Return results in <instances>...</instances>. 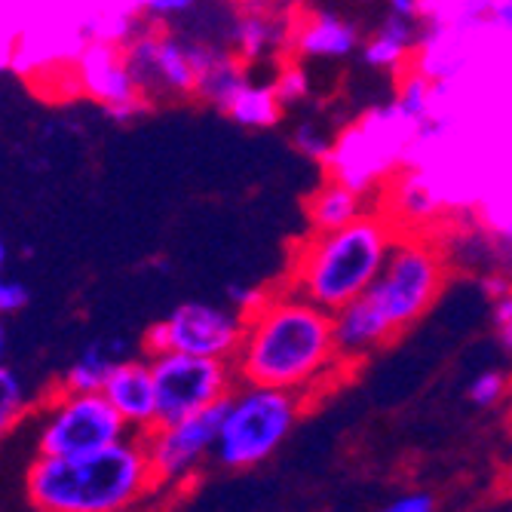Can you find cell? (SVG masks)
I'll return each instance as SVG.
<instances>
[{"mask_svg": "<svg viewBox=\"0 0 512 512\" xmlns=\"http://www.w3.org/2000/svg\"><path fill=\"white\" fill-rule=\"evenodd\" d=\"M378 512H439V503L430 491H405L384 503Z\"/></svg>", "mask_w": 512, "mask_h": 512, "instance_id": "f546056e", "label": "cell"}, {"mask_svg": "<svg viewBox=\"0 0 512 512\" xmlns=\"http://www.w3.org/2000/svg\"><path fill=\"white\" fill-rule=\"evenodd\" d=\"M289 142L292 148L313 163L329 166L332 154H335V142H338V132L329 129V123H322L316 114H304L295 120L292 132H289Z\"/></svg>", "mask_w": 512, "mask_h": 512, "instance_id": "603a6c76", "label": "cell"}, {"mask_svg": "<svg viewBox=\"0 0 512 512\" xmlns=\"http://www.w3.org/2000/svg\"><path fill=\"white\" fill-rule=\"evenodd\" d=\"M135 436L105 393H71L56 387L37 414V454L80 457Z\"/></svg>", "mask_w": 512, "mask_h": 512, "instance_id": "52a82bcc", "label": "cell"}, {"mask_svg": "<svg viewBox=\"0 0 512 512\" xmlns=\"http://www.w3.org/2000/svg\"><path fill=\"white\" fill-rule=\"evenodd\" d=\"M7 350H10V329H7V316H0V365L7 362Z\"/></svg>", "mask_w": 512, "mask_h": 512, "instance_id": "e575fe53", "label": "cell"}, {"mask_svg": "<svg viewBox=\"0 0 512 512\" xmlns=\"http://www.w3.org/2000/svg\"><path fill=\"white\" fill-rule=\"evenodd\" d=\"M234 368L240 384L289 390L310 405L353 371L338 350L335 313L283 283L267 289L246 313Z\"/></svg>", "mask_w": 512, "mask_h": 512, "instance_id": "6da1fadb", "label": "cell"}, {"mask_svg": "<svg viewBox=\"0 0 512 512\" xmlns=\"http://www.w3.org/2000/svg\"><path fill=\"white\" fill-rule=\"evenodd\" d=\"M203 10V0H142V19L151 25L181 28Z\"/></svg>", "mask_w": 512, "mask_h": 512, "instance_id": "4316f807", "label": "cell"}, {"mask_svg": "<svg viewBox=\"0 0 512 512\" xmlns=\"http://www.w3.org/2000/svg\"><path fill=\"white\" fill-rule=\"evenodd\" d=\"M120 46L148 105L197 96V37L191 31L138 22Z\"/></svg>", "mask_w": 512, "mask_h": 512, "instance_id": "ba28073f", "label": "cell"}, {"mask_svg": "<svg viewBox=\"0 0 512 512\" xmlns=\"http://www.w3.org/2000/svg\"><path fill=\"white\" fill-rule=\"evenodd\" d=\"M417 135H421V126L396 105V99L371 108L338 132L329 175H338L353 188L378 197L384 184L399 172L408 151H414Z\"/></svg>", "mask_w": 512, "mask_h": 512, "instance_id": "8992f818", "label": "cell"}, {"mask_svg": "<svg viewBox=\"0 0 512 512\" xmlns=\"http://www.w3.org/2000/svg\"><path fill=\"white\" fill-rule=\"evenodd\" d=\"M7 264H10V249H7L4 234H0V267H7Z\"/></svg>", "mask_w": 512, "mask_h": 512, "instance_id": "d590c367", "label": "cell"}, {"mask_svg": "<svg viewBox=\"0 0 512 512\" xmlns=\"http://www.w3.org/2000/svg\"><path fill=\"white\" fill-rule=\"evenodd\" d=\"M378 206L396 221L399 230H439L442 200L430 178L417 169H399L378 194Z\"/></svg>", "mask_w": 512, "mask_h": 512, "instance_id": "e0dca14e", "label": "cell"}, {"mask_svg": "<svg viewBox=\"0 0 512 512\" xmlns=\"http://www.w3.org/2000/svg\"><path fill=\"white\" fill-rule=\"evenodd\" d=\"M28 408H31V396L25 381L4 362L0 365V442L25 421Z\"/></svg>", "mask_w": 512, "mask_h": 512, "instance_id": "d4e9b609", "label": "cell"}, {"mask_svg": "<svg viewBox=\"0 0 512 512\" xmlns=\"http://www.w3.org/2000/svg\"><path fill=\"white\" fill-rule=\"evenodd\" d=\"M375 206H378V197L353 188L350 181H344L338 175H325L319 181V188L304 203L307 230H332V227L350 224Z\"/></svg>", "mask_w": 512, "mask_h": 512, "instance_id": "d6986e66", "label": "cell"}, {"mask_svg": "<svg viewBox=\"0 0 512 512\" xmlns=\"http://www.w3.org/2000/svg\"><path fill=\"white\" fill-rule=\"evenodd\" d=\"M424 0H384V13L393 16H408V19H421Z\"/></svg>", "mask_w": 512, "mask_h": 512, "instance_id": "d6a6232c", "label": "cell"}, {"mask_svg": "<svg viewBox=\"0 0 512 512\" xmlns=\"http://www.w3.org/2000/svg\"><path fill=\"white\" fill-rule=\"evenodd\" d=\"M310 402L298 393L240 384L224 402L215 463L224 470H255L283 445Z\"/></svg>", "mask_w": 512, "mask_h": 512, "instance_id": "5b68a950", "label": "cell"}, {"mask_svg": "<svg viewBox=\"0 0 512 512\" xmlns=\"http://www.w3.org/2000/svg\"><path fill=\"white\" fill-rule=\"evenodd\" d=\"M31 301V289L22 283V279L10 276L7 267H0V316H13L19 310H25Z\"/></svg>", "mask_w": 512, "mask_h": 512, "instance_id": "f1b7e54d", "label": "cell"}, {"mask_svg": "<svg viewBox=\"0 0 512 512\" xmlns=\"http://www.w3.org/2000/svg\"><path fill=\"white\" fill-rule=\"evenodd\" d=\"M491 28H497L500 34L512 37V0H497L494 19H491Z\"/></svg>", "mask_w": 512, "mask_h": 512, "instance_id": "836d02e7", "label": "cell"}, {"mask_svg": "<svg viewBox=\"0 0 512 512\" xmlns=\"http://www.w3.org/2000/svg\"><path fill=\"white\" fill-rule=\"evenodd\" d=\"M497 0H424V28H463L485 34L491 28Z\"/></svg>", "mask_w": 512, "mask_h": 512, "instance_id": "7402d4cb", "label": "cell"}, {"mask_svg": "<svg viewBox=\"0 0 512 512\" xmlns=\"http://www.w3.org/2000/svg\"><path fill=\"white\" fill-rule=\"evenodd\" d=\"M421 40H424V22L421 19L384 13L375 28L365 31L359 62L371 71H378V74L399 77V74L414 68Z\"/></svg>", "mask_w": 512, "mask_h": 512, "instance_id": "2e32d148", "label": "cell"}, {"mask_svg": "<svg viewBox=\"0 0 512 512\" xmlns=\"http://www.w3.org/2000/svg\"><path fill=\"white\" fill-rule=\"evenodd\" d=\"M157 381V414L160 424H175L197 411L224 402L240 387L234 359H212L194 353H157L151 356Z\"/></svg>", "mask_w": 512, "mask_h": 512, "instance_id": "9c48e42d", "label": "cell"}, {"mask_svg": "<svg viewBox=\"0 0 512 512\" xmlns=\"http://www.w3.org/2000/svg\"><path fill=\"white\" fill-rule=\"evenodd\" d=\"M224 402H218L206 411H197L175 424H157L154 430H148L142 436L160 494L188 488L203 473L206 463L215 460Z\"/></svg>", "mask_w": 512, "mask_h": 512, "instance_id": "8fae6325", "label": "cell"}, {"mask_svg": "<svg viewBox=\"0 0 512 512\" xmlns=\"http://www.w3.org/2000/svg\"><path fill=\"white\" fill-rule=\"evenodd\" d=\"M494 240H497V264H500V276H506L512 283V215L503 218L500 224H491Z\"/></svg>", "mask_w": 512, "mask_h": 512, "instance_id": "4dcf8cb0", "label": "cell"}, {"mask_svg": "<svg viewBox=\"0 0 512 512\" xmlns=\"http://www.w3.org/2000/svg\"><path fill=\"white\" fill-rule=\"evenodd\" d=\"M120 359H129L126 341H120V338L92 341L65 368L59 387L62 390H71V393H102L105 384H108V378H111L114 365Z\"/></svg>", "mask_w": 512, "mask_h": 512, "instance_id": "ffe728a7", "label": "cell"}, {"mask_svg": "<svg viewBox=\"0 0 512 512\" xmlns=\"http://www.w3.org/2000/svg\"><path fill=\"white\" fill-rule=\"evenodd\" d=\"M396 237L399 227L381 206L332 230H307L279 283L335 313L375 283Z\"/></svg>", "mask_w": 512, "mask_h": 512, "instance_id": "277c9868", "label": "cell"}, {"mask_svg": "<svg viewBox=\"0 0 512 512\" xmlns=\"http://www.w3.org/2000/svg\"><path fill=\"white\" fill-rule=\"evenodd\" d=\"M365 28L341 7H301L292 31V59L307 65H344L359 59Z\"/></svg>", "mask_w": 512, "mask_h": 512, "instance_id": "5bb4252c", "label": "cell"}, {"mask_svg": "<svg viewBox=\"0 0 512 512\" xmlns=\"http://www.w3.org/2000/svg\"><path fill=\"white\" fill-rule=\"evenodd\" d=\"M252 74L255 71L227 43L197 37V102L224 114Z\"/></svg>", "mask_w": 512, "mask_h": 512, "instance_id": "ac0fdd59", "label": "cell"}, {"mask_svg": "<svg viewBox=\"0 0 512 512\" xmlns=\"http://www.w3.org/2000/svg\"><path fill=\"white\" fill-rule=\"evenodd\" d=\"M295 10H273L255 7L237 0L234 13L227 22L224 43L234 50L252 71L255 68H276L292 59V31H295Z\"/></svg>", "mask_w": 512, "mask_h": 512, "instance_id": "4fadbf2b", "label": "cell"}, {"mask_svg": "<svg viewBox=\"0 0 512 512\" xmlns=\"http://www.w3.org/2000/svg\"><path fill=\"white\" fill-rule=\"evenodd\" d=\"M25 494L34 512H138L157 491L142 436L80 454H37L25 473Z\"/></svg>", "mask_w": 512, "mask_h": 512, "instance_id": "3957f363", "label": "cell"}, {"mask_svg": "<svg viewBox=\"0 0 512 512\" xmlns=\"http://www.w3.org/2000/svg\"><path fill=\"white\" fill-rule=\"evenodd\" d=\"M451 273L433 230H399L375 283L335 310V338L344 362L356 371L414 329L442 298Z\"/></svg>", "mask_w": 512, "mask_h": 512, "instance_id": "7a4b0ae2", "label": "cell"}, {"mask_svg": "<svg viewBox=\"0 0 512 512\" xmlns=\"http://www.w3.org/2000/svg\"><path fill=\"white\" fill-rule=\"evenodd\" d=\"M108 402L120 411L126 427L135 436H145L160 424L157 414V381H154V368L151 356H129L120 359L111 371V378L102 390Z\"/></svg>", "mask_w": 512, "mask_h": 512, "instance_id": "9a60e30c", "label": "cell"}, {"mask_svg": "<svg viewBox=\"0 0 512 512\" xmlns=\"http://www.w3.org/2000/svg\"><path fill=\"white\" fill-rule=\"evenodd\" d=\"M270 80L286 111H298L313 99V74H310V65L301 59H286L283 65H276Z\"/></svg>", "mask_w": 512, "mask_h": 512, "instance_id": "cb8c5ba5", "label": "cell"}, {"mask_svg": "<svg viewBox=\"0 0 512 512\" xmlns=\"http://www.w3.org/2000/svg\"><path fill=\"white\" fill-rule=\"evenodd\" d=\"M71 83L117 123H129L151 108L129 71L123 46L111 40H89L83 46L71 62Z\"/></svg>", "mask_w": 512, "mask_h": 512, "instance_id": "7c38bea8", "label": "cell"}, {"mask_svg": "<svg viewBox=\"0 0 512 512\" xmlns=\"http://www.w3.org/2000/svg\"><path fill=\"white\" fill-rule=\"evenodd\" d=\"M264 292H267V289H255V286H249V283H230L227 292H224V301H227L230 307H237V310L249 313V310L264 298Z\"/></svg>", "mask_w": 512, "mask_h": 512, "instance_id": "1f68e13d", "label": "cell"}, {"mask_svg": "<svg viewBox=\"0 0 512 512\" xmlns=\"http://www.w3.org/2000/svg\"><path fill=\"white\" fill-rule=\"evenodd\" d=\"M246 313L215 301H184L169 316L157 319L142 338L145 356L157 353H194L212 359H234L243 341Z\"/></svg>", "mask_w": 512, "mask_h": 512, "instance_id": "30bf717a", "label": "cell"}, {"mask_svg": "<svg viewBox=\"0 0 512 512\" xmlns=\"http://www.w3.org/2000/svg\"><path fill=\"white\" fill-rule=\"evenodd\" d=\"M491 325L500 347L512 353V286L491 295Z\"/></svg>", "mask_w": 512, "mask_h": 512, "instance_id": "83f0119b", "label": "cell"}, {"mask_svg": "<svg viewBox=\"0 0 512 512\" xmlns=\"http://www.w3.org/2000/svg\"><path fill=\"white\" fill-rule=\"evenodd\" d=\"M509 396H512V378L503 368L479 371V375L467 384V399L476 408H497V405L509 402Z\"/></svg>", "mask_w": 512, "mask_h": 512, "instance_id": "484cf974", "label": "cell"}, {"mask_svg": "<svg viewBox=\"0 0 512 512\" xmlns=\"http://www.w3.org/2000/svg\"><path fill=\"white\" fill-rule=\"evenodd\" d=\"M224 114L243 129H273L286 117V108L276 96L273 80H261L252 74L249 83L237 92V99L227 105Z\"/></svg>", "mask_w": 512, "mask_h": 512, "instance_id": "44dd1931", "label": "cell"}]
</instances>
